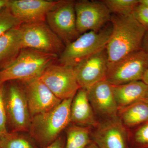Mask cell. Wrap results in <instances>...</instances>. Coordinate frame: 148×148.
<instances>
[{
    "label": "cell",
    "mask_w": 148,
    "mask_h": 148,
    "mask_svg": "<svg viewBox=\"0 0 148 148\" xmlns=\"http://www.w3.org/2000/svg\"><path fill=\"white\" fill-rule=\"evenodd\" d=\"M39 78L62 101L73 98L81 88L71 66L52 64Z\"/></svg>",
    "instance_id": "9c48e42d"
},
{
    "label": "cell",
    "mask_w": 148,
    "mask_h": 148,
    "mask_svg": "<svg viewBox=\"0 0 148 148\" xmlns=\"http://www.w3.org/2000/svg\"><path fill=\"white\" fill-rule=\"evenodd\" d=\"M142 81H143V82L148 85V67L143 75Z\"/></svg>",
    "instance_id": "f546056e"
},
{
    "label": "cell",
    "mask_w": 148,
    "mask_h": 148,
    "mask_svg": "<svg viewBox=\"0 0 148 148\" xmlns=\"http://www.w3.org/2000/svg\"><path fill=\"white\" fill-rule=\"evenodd\" d=\"M91 132L89 127L74 126L67 131V140L64 148H85L91 141Z\"/></svg>",
    "instance_id": "ffe728a7"
},
{
    "label": "cell",
    "mask_w": 148,
    "mask_h": 148,
    "mask_svg": "<svg viewBox=\"0 0 148 148\" xmlns=\"http://www.w3.org/2000/svg\"><path fill=\"white\" fill-rule=\"evenodd\" d=\"M88 97L94 112L105 117L118 116L119 107L112 85L106 80L95 84L86 90Z\"/></svg>",
    "instance_id": "9a60e30c"
},
{
    "label": "cell",
    "mask_w": 148,
    "mask_h": 148,
    "mask_svg": "<svg viewBox=\"0 0 148 148\" xmlns=\"http://www.w3.org/2000/svg\"><path fill=\"white\" fill-rule=\"evenodd\" d=\"M112 31L110 22L99 32L90 31L81 35L65 46L57 61L60 65L74 68L86 58L105 48Z\"/></svg>",
    "instance_id": "277c9868"
},
{
    "label": "cell",
    "mask_w": 148,
    "mask_h": 148,
    "mask_svg": "<svg viewBox=\"0 0 148 148\" xmlns=\"http://www.w3.org/2000/svg\"><path fill=\"white\" fill-rule=\"evenodd\" d=\"M60 0H8L7 7L22 24H30L46 21L47 13Z\"/></svg>",
    "instance_id": "5bb4252c"
},
{
    "label": "cell",
    "mask_w": 148,
    "mask_h": 148,
    "mask_svg": "<svg viewBox=\"0 0 148 148\" xmlns=\"http://www.w3.org/2000/svg\"><path fill=\"white\" fill-rule=\"evenodd\" d=\"M112 14L125 16L132 14L139 0H103Z\"/></svg>",
    "instance_id": "44dd1931"
},
{
    "label": "cell",
    "mask_w": 148,
    "mask_h": 148,
    "mask_svg": "<svg viewBox=\"0 0 148 148\" xmlns=\"http://www.w3.org/2000/svg\"><path fill=\"white\" fill-rule=\"evenodd\" d=\"M130 138L135 148H148V121L135 128Z\"/></svg>",
    "instance_id": "cb8c5ba5"
},
{
    "label": "cell",
    "mask_w": 148,
    "mask_h": 148,
    "mask_svg": "<svg viewBox=\"0 0 148 148\" xmlns=\"http://www.w3.org/2000/svg\"><path fill=\"white\" fill-rule=\"evenodd\" d=\"M65 148V145H64V142L63 139L61 138H58L53 143L45 148Z\"/></svg>",
    "instance_id": "4316f807"
},
{
    "label": "cell",
    "mask_w": 148,
    "mask_h": 148,
    "mask_svg": "<svg viewBox=\"0 0 148 148\" xmlns=\"http://www.w3.org/2000/svg\"><path fill=\"white\" fill-rule=\"evenodd\" d=\"M112 85L119 110L143 101L148 91V85L142 80Z\"/></svg>",
    "instance_id": "e0dca14e"
},
{
    "label": "cell",
    "mask_w": 148,
    "mask_h": 148,
    "mask_svg": "<svg viewBox=\"0 0 148 148\" xmlns=\"http://www.w3.org/2000/svg\"><path fill=\"white\" fill-rule=\"evenodd\" d=\"M148 67V53L141 49L108 64L106 80L112 85L142 80Z\"/></svg>",
    "instance_id": "5b68a950"
},
{
    "label": "cell",
    "mask_w": 148,
    "mask_h": 148,
    "mask_svg": "<svg viewBox=\"0 0 148 148\" xmlns=\"http://www.w3.org/2000/svg\"><path fill=\"white\" fill-rule=\"evenodd\" d=\"M75 1L60 0L47 13L46 21L65 46L80 36L77 29Z\"/></svg>",
    "instance_id": "52a82bcc"
},
{
    "label": "cell",
    "mask_w": 148,
    "mask_h": 148,
    "mask_svg": "<svg viewBox=\"0 0 148 148\" xmlns=\"http://www.w3.org/2000/svg\"><path fill=\"white\" fill-rule=\"evenodd\" d=\"M85 148H100L95 143L91 142Z\"/></svg>",
    "instance_id": "4dcf8cb0"
},
{
    "label": "cell",
    "mask_w": 148,
    "mask_h": 148,
    "mask_svg": "<svg viewBox=\"0 0 148 148\" xmlns=\"http://www.w3.org/2000/svg\"><path fill=\"white\" fill-rule=\"evenodd\" d=\"M0 148H1V141H0Z\"/></svg>",
    "instance_id": "836d02e7"
},
{
    "label": "cell",
    "mask_w": 148,
    "mask_h": 148,
    "mask_svg": "<svg viewBox=\"0 0 148 148\" xmlns=\"http://www.w3.org/2000/svg\"><path fill=\"white\" fill-rule=\"evenodd\" d=\"M142 49L148 53V30H147L143 38Z\"/></svg>",
    "instance_id": "83f0119b"
},
{
    "label": "cell",
    "mask_w": 148,
    "mask_h": 148,
    "mask_svg": "<svg viewBox=\"0 0 148 148\" xmlns=\"http://www.w3.org/2000/svg\"><path fill=\"white\" fill-rule=\"evenodd\" d=\"M118 116L125 127L136 128L148 121V103L140 101L119 109Z\"/></svg>",
    "instance_id": "d6986e66"
},
{
    "label": "cell",
    "mask_w": 148,
    "mask_h": 148,
    "mask_svg": "<svg viewBox=\"0 0 148 148\" xmlns=\"http://www.w3.org/2000/svg\"><path fill=\"white\" fill-rule=\"evenodd\" d=\"M5 90L4 85H0V138L8 133L6 128L7 120L4 102Z\"/></svg>",
    "instance_id": "d4e9b609"
},
{
    "label": "cell",
    "mask_w": 148,
    "mask_h": 148,
    "mask_svg": "<svg viewBox=\"0 0 148 148\" xmlns=\"http://www.w3.org/2000/svg\"><path fill=\"white\" fill-rule=\"evenodd\" d=\"M58 58L56 54L23 49L16 58L0 70V85L9 81L22 82L38 78Z\"/></svg>",
    "instance_id": "7a4b0ae2"
},
{
    "label": "cell",
    "mask_w": 148,
    "mask_h": 148,
    "mask_svg": "<svg viewBox=\"0 0 148 148\" xmlns=\"http://www.w3.org/2000/svg\"><path fill=\"white\" fill-rule=\"evenodd\" d=\"M22 83L32 117L50 111L62 101L39 78Z\"/></svg>",
    "instance_id": "7c38bea8"
},
{
    "label": "cell",
    "mask_w": 148,
    "mask_h": 148,
    "mask_svg": "<svg viewBox=\"0 0 148 148\" xmlns=\"http://www.w3.org/2000/svg\"><path fill=\"white\" fill-rule=\"evenodd\" d=\"M73 99L63 100L50 111L32 117L29 132L32 138L43 148L54 142L71 122Z\"/></svg>",
    "instance_id": "3957f363"
},
{
    "label": "cell",
    "mask_w": 148,
    "mask_h": 148,
    "mask_svg": "<svg viewBox=\"0 0 148 148\" xmlns=\"http://www.w3.org/2000/svg\"><path fill=\"white\" fill-rule=\"evenodd\" d=\"M135 19L143 27L148 30V6L139 2L132 13Z\"/></svg>",
    "instance_id": "484cf974"
},
{
    "label": "cell",
    "mask_w": 148,
    "mask_h": 148,
    "mask_svg": "<svg viewBox=\"0 0 148 148\" xmlns=\"http://www.w3.org/2000/svg\"><path fill=\"white\" fill-rule=\"evenodd\" d=\"M95 127L91 136L100 148H127L128 133L118 116L98 123Z\"/></svg>",
    "instance_id": "4fadbf2b"
},
{
    "label": "cell",
    "mask_w": 148,
    "mask_h": 148,
    "mask_svg": "<svg viewBox=\"0 0 148 148\" xmlns=\"http://www.w3.org/2000/svg\"><path fill=\"white\" fill-rule=\"evenodd\" d=\"M4 102L7 119L14 131L29 130L32 117L23 88L11 85L7 95L4 94Z\"/></svg>",
    "instance_id": "30bf717a"
},
{
    "label": "cell",
    "mask_w": 148,
    "mask_h": 148,
    "mask_svg": "<svg viewBox=\"0 0 148 148\" xmlns=\"http://www.w3.org/2000/svg\"><path fill=\"white\" fill-rule=\"evenodd\" d=\"M22 24L7 7L0 11V36L10 29L20 27Z\"/></svg>",
    "instance_id": "603a6c76"
},
{
    "label": "cell",
    "mask_w": 148,
    "mask_h": 148,
    "mask_svg": "<svg viewBox=\"0 0 148 148\" xmlns=\"http://www.w3.org/2000/svg\"><path fill=\"white\" fill-rule=\"evenodd\" d=\"M108 65L106 48L77 64L74 71L81 88L87 90L95 84L106 80Z\"/></svg>",
    "instance_id": "8fae6325"
},
{
    "label": "cell",
    "mask_w": 148,
    "mask_h": 148,
    "mask_svg": "<svg viewBox=\"0 0 148 148\" xmlns=\"http://www.w3.org/2000/svg\"><path fill=\"white\" fill-rule=\"evenodd\" d=\"M143 101L148 103V91L147 92V94H146L145 97V98L143 99Z\"/></svg>",
    "instance_id": "d6a6232c"
},
{
    "label": "cell",
    "mask_w": 148,
    "mask_h": 148,
    "mask_svg": "<svg viewBox=\"0 0 148 148\" xmlns=\"http://www.w3.org/2000/svg\"><path fill=\"white\" fill-rule=\"evenodd\" d=\"M112 31L106 49L108 64L119 61L128 54L142 49L146 29L132 14H112Z\"/></svg>",
    "instance_id": "6da1fadb"
},
{
    "label": "cell",
    "mask_w": 148,
    "mask_h": 148,
    "mask_svg": "<svg viewBox=\"0 0 148 148\" xmlns=\"http://www.w3.org/2000/svg\"><path fill=\"white\" fill-rule=\"evenodd\" d=\"M139 2L148 6V0H139Z\"/></svg>",
    "instance_id": "1f68e13d"
},
{
    "label": "cell",
    "mask_w": 148,
    "mask_h": 148,
    "mask_svg": "<svg viewBox=\"0 0 148 148\" xmlns=\"http://www.w3.org/2000/svg\"><path fill=\"white\" fill-rule=\"evenodd\" d=\"M77 29L80 35L98 32L111 21L112 14L102 1H75Z\"/></svg>",
    "instance_id": "ba28073f"
},
{
    "label": "cell",
    "mask_w": 148,
    "mask_h": 148,
    "mask_svg": "<svg viewBox=\"0 0 148 148\" xmlns=\"http://www.w3.org/2000/svg\"><path fill=\"white\" fill-rule=\"evenodd\" d=\"M8 0H0V11L7 7Z\"/></svg>",
    "instance_id": "f1b7e54d"
},
{
    "label": "cell",
    "mask_w": 148,
    "mask_h": 148,
    "mask_svg": "<svg viewBox=\"0 0 148 148\" xmlns=\"http://www.w3.org/2000/svg\"><path fill=\"white\" fill-rule=\"evenodd\" d=\"M19 28L22 32L24 49L56 54L58 57L65 49L64 43L46 21L22 24Z\"/></svg>",
    "instance_id": "8992f818"
},
{
    "label": "cell",
    "mask_w": 148,
    "mask_h": 148,
    "mask_svg": "<svg viewBox=\"0 0 148 148\" xmlns=\"http://www.w3.org/2000/svg\"><path fill=\"white\" fill-rule=\"evenodd\" d=\"M23 49L19 27L10 29L0 36V64L2 68L16 58Z\"/></svg>",
    "instance_id": "ac0fdd59"
},
{
    "label": "cell",
    "mask_w": 148,
    "mask_h": 148,
    "mask_svg": "<svg viewBox=\"0 0 148 148\" xmlns=\"http://www.w3.org/2000/svg\"><path fill=\"white\" fill-rule=\"evenodd\" d=\"M71 122L85 127H94L98 122L95 119L88 97L87 90L80 88L74 96L71 108Z\"/></svg>",
    "instance_id": "2e32d148"
},
{
    "label": "cell",
    "mask_w": 148,
    "mask_h": 148,
    "mask_svg": "<svg viewBox=\"0 0 148 148\" xmlns=\"http://www.w3.org/2000/svg\"><path fill=\"white\" fill-rule=\"evenodd\" d=\"M0 141L1 148H37L29 139L16 133L8 132Z\"/></svg>",
    "instance_id": "7402d4cb"
}]
</instances>
